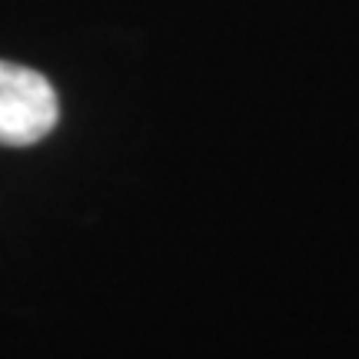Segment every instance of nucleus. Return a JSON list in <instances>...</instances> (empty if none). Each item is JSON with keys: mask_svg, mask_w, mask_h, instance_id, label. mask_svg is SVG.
Instances as JSON below:
<instances>
[{"mask_svg": "<svg viewBox=\"0 0 359 359\" xmlns=\"http://www.w3.org/2000/svg\"><path fill=\"white\" fill-rule=\"evenodd\" d=\"M60 116V103L50 80L30 70L0 60V143L30 147L43 140Z\"/></svg>", "mask_w": 359, "mask_h": 359, "instance_id": "f257e3e1", "label": "nucleus"}]
</instances>
